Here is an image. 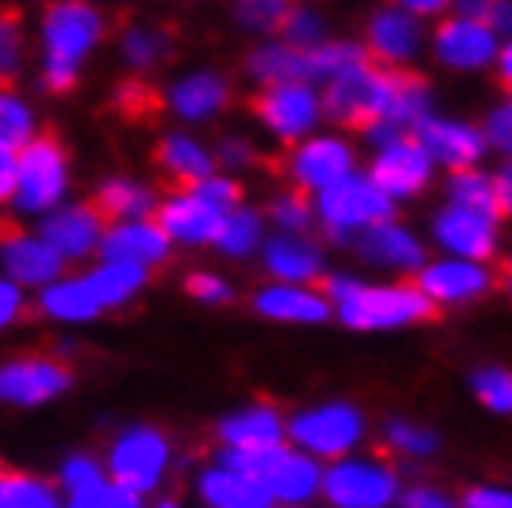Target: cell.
Wrapping results in <instances>:
<instances>
[{
    "instance_id": "1",
    "label": "cell",
    "mask_w": 512,
    "mask_h": 508,
    "mask_svg": "<svg viewBox=\"0 0 512 508\" xmlns=\"http://www.w3.org/2000/svg\"><path fill=\"white\" fill-rule=\"evenodd\" d=\"M104 15L90 0H56L41 12V82L52 93H67L82 64L104 41Z\"/></svg>"
},
{
    "instance_id": "2",
    "label": "cell",
    "mask_w": 512,
    "mask_h": 508,
    "mask_svg": "<svg viewBox=\"0 0 512 508\" xmlns=\"http://www.w3.org/2000/svg\"><path fill=\"white\" fill-rule=\"evenodd\" d=\"M323 293L338 301V316L346 327L375 331V327H405L438 319V301L420 290V282L401 286H364L353 279H323Z\"/></svg>"
},
{
    "instance_id": "3",
    "label": "cell",
    "mask_w": 512,
    "mask_h": 508,
    "mask_svg": "<svg viewBox=\"0 0 512 508\" xmlns=\"http://www.w3.org/2000/svg\"><path fill=\"white\" fill-rule=\"evenodd\" d=\"M249 108L260 119V127L268 130L275 141H282V145L305 141L327 119L323 89H316V82H308V78H290V82L260 86V93H253Z\"/></svg>"
},
{
    "instance_id": "4",
    "label": "cell",
    "mask_w": 512,
    "mask_h": 508,
    "mask_svg": "<svg viewBox=\"0 0 512 508\" xmlns=\"http://www.w3.org/2000/svg\"><path fill=\"white\" fill-rule=\"evenodd\" d=\"M316 212H320V223L327 227V234L346 242L349 234L368 230L375 223H386L394 216V197L379 190L372 175L353 171V175H346L342 182H334V186H327L320 193Z\"/></svg>"
},
{
    "instance_id": "5",
    "label": "cell",
    "mask_w": 512,
    "mask_h": 508,
    "mask_svg": "<svg viewBox=\"0 0 512 508\" xmlns=\"http://www.w3.org/2000/svg\"><path fill=\"white\" fill-rule=\"evenodd\" d=\"M67 182H71V167H67L64 145L52 134H41L19 149V186L12 204L19 212H52L64 201Z\"/></svg>"
},
{
    "instance_id": "6",
    "label": "cell",
    "mask_w": 512,
    "mask_h": 508,
    "mask_svg": "<svg viewBox=\"0 0 512 508\" xmlns=\"http://www.w3.org/2000/svg\"><path fill=\"white\" fill-rule=\"evenodd\" d=\"M431 52L446 71H461V75H475L498 64L501 52V34L487 19H468V15H449L435 26L431 38Z\"/></svg>"
},
{
    "instance_id": "7",
    "label": "cell",
    "mask_w": 512,
    "mask_h": 508,
    "mask_svg": "<svg viewBox=\"0 0 512 508\" xmlns=\"http://www.w3.org/2000/svg\"><path fill=\"white\" fill-rule=\"evenodd\" d=\"M368 175L394 201H409V197L427 190V182L435 175V156L427 153V145L412 130H405L394 141H386V145L375 149Z\"/></svg>"
},
{
    "instance_id": "8",
    "label": "cell",
    "mask_w": 512,
    "mask_h": 508,
    "mask_svg": "<svg viewBox=\"0 0 512 508\" xmlns=\"http://www.w3.org/2000/svg\"><path fill=\"white\" fill-rule=\"evenodd\" d=\"M353 171H357V153L338 134H308L286 156V175L294 178V186L305 193H323L327 186L342 182Z\"/></svg>"
},
{
    "instance_id": "9",
    "label": "cell",
    "mask_w": 512,
    "mask_h": 508,
    "mask_svg": "<svg viewBox=\"0 0 512 508\" xmlns=\"http://www.w3.org/2000/svg\"><path fill=\"white\" fill-rule=\"evenodd\" d=\"M423 19L401 4H383L368 15L364 23V45L372 52L375 64L383 67H409L416 56L423 52Z\"/></svg>"
},
{
    "instance_id": "10",
    "label": "cell",
    "mask_w": 512,
    "mask_h": 508,
    "mask_svg": "<svg viewBox=\"0 0 512 508\" xmlns=\"http://www.w3.org/2000/svg\"><path fill=\"white\" fill-rule=\"evenodd\" d=\"M412 134L427 145V153L435 156V164L449 167V171L475 167L490 149L487 130L468 123V119H457V115H427Z\"/></svg>"
},
{
    "instance_id": "11",
    "label": "cell",
    "mask_w": 512,
    "mask_h": 508,
    "mask_svg": "<svg viewBox=\"0 0 512 508\" xmlns=\"http://www.w3.org/2000/svg\"><path fill=\"white\" fill-rule=\"evenodd\" d=\"M231 97L234 93L227 78L212 67H197V71H186L167 86L164 104L182 123H212L216 115L231 108Z\"/></svg>"
},
{
    "instance_id": "12",
    "label": "cell",
    "mask_w": 512,
    "mask_h": 508,
    "mask_svg": "<svg viewBox=\"0 0 512 508\" xmlns=\"http://www.w3.org/2000/svg\"><path fill=\"white\" fill-rule=\"evenodd\" d=\"M164 464H167V442L156 431H149V427L123 434L116 442V449H112V460H108L112 479L119 486L134 490V494L153 490L160 483V475H164Z\"/></svg>"
},
{
    "instance_id": "13",
    "label": "cell",
    "mask_w": 512,
    "mask_h": 508,
    "mask_svg": "<svg viewBox=\"0 0 512 508\" xmlns=\"http://www.w3.org/2000/svg\"><path fill=\"white\" fill-rule=\"evenodd\" d=\"M375 93H379V67H375V60L323 82L327 119L338 123V127L364 130L368 123H375Z\"/></svg>"
},
{
    "instance_id": "14",
    "label": "cell",
    "mask_w": 512,
    "mask_h": 508,
    "mask_svg": "<svg viewBox=\"0 0 512 508\" xmlns=\"http://www.w3.org/2000/svg\"><path fill=\"white\" fill-rule=\"evenodd\" d=\"M435 242L464 260H490L498 249V219L449 201L431 223Z\"/></svg>"
},
{
    "instance_id": "15",
    "label": "cell",
    "mask_w": 512,
    "mask_h": 508,
    "mask_svg": "<svg viewBox=\"0 0 512 508\" xmlns=\"http://www.w3.org/2000/svg\"><path fill=\"white\" fill-rule=\"evenodd\" d=\"M431 115V86L409 67H379L375 119H390L397 127L416 130Z\"/></svg>"
},
{
    "instance_id": "16",
    "label": "cell",
    "mask_w": 512,
    "mask_h": 508,
    "mask_svg": "<svg viewBox=\"0 0 512 508\" xmlns=\"http://www.w3.org/2000/svg\"><path fill=\"white\" fill-rule=\"evenodd\" d=\"M227 212L201 197L197 190H175L167 193L160 208H156V223L171 234V242L186 245H208L216 242L219 227H223Z\"/></svg>"
},
{
    "instance_id": "17",
    "label": "cell",
    "mask_w": 512,
    "mask_h": 508,
    "mask_svg": "<svg viewBox=\"0 0 512 508\" xmlns=\"http://www.w3.org/2000/svg\"><path fill=\"white\" fill-rule=\"evenodd\" d=\"M71 386V368L56 356H23L0 375V394L12 405H41Z\"/></svg>"
},
{
    "instance_id": "18",
    "label": "cell",
    "mask_w": 512,
    "mask_h": 508,
    "mask_svg": "<svg viewBox=\"0 0 512 508\" xmlns=\"http://www.w3.org/2000/svg\"><path fill=\"white\" fill-rule=\"evenodd\" d=\"M290 438L312 449L316 457H342L360 438V416L349 405H327L320 412H305L290 423Z\"/></svg>"
},
{
    "instance_id": "19",
    "label": "cell",
    "mask_w": 512,
    "mask_h": 508,
    "mask_svg": "<svg viewBox=\"0 0 512 508\" xmlns=\"http://www.w3.org/2000/svg\"><path fill=\"white\" fill-rule=\"evenodd\" d=\"M104 227H108V219L97 212V204L93 201L90 204H64V208L45 212L41 238L56 245L67 260H78V256L101 249Z\"/></svg>"
},
{
    "instance_id": "20",
    "label": "cell",
    "mask_w": 512,
    "mask_h": 508,
    "mask_svg": "<svg viewBox=\"0 0 512 508\" xmlns=\"http://www.w3.org/2000/svg\"><path fill=\"white\" fill-rule=\"evenodd\" d=\"M323 490L342 508H383L397 494L394 471L372 464H338L323 475Z\"/></svg>"
},
{
    "instance_id": "21",
    "label": "cell",
    "mask_w": 512,
    "mask_h": 508,
    "mask_svg": "<svg viewBox=\"0 0 512 508\" xmlns=\"http://www.w3.org/2000/svg\"><path fill=\"white\" fill-rule=\"evenodd\" d=\"M171 234L156 219H123L104 230L101 260H134V264L153 267L167 260Z\"/></svg>"
},
{
    "instance_id": "22",
    "label": "cell",
    "mask_w": 512,
    "mask_h": 508,
    "mask_svg": "<svg viewBox=\"0 0 512 508\" xmlns=\"http://www.w3.org/2000/svg\"><path fill=\"white\" fill-rule=\"evenodd\" d=\"M153 160L179 190H190L201 178L216 175V164H219L216 153L208 149L205 141H197L186 130H171V134H164V138L156 141Z\"/></svg>"
},
{
    "instance_id": "23",
    "label": "cell",
    "mask_w": 512,
    "mask_h": 508,
    "mask_svg": "<svg viewBox=\"0 0 512 508\" xmlns=\"http://www.w3.org/2000/svg\"><path fill=\"white\" fill-rule=\"evenodd\" d=\"M67 256L45 238H30V234H4V267L12 282L19 286H49L52 279H60Z\"/></svg>"
},
{
    "instance_id": "24",
    "label": "cell",
    "mask_w": 512,
    "mask_h": 508,
    "mask_svg": "<svg viewBox=\"0 0 512 508\" xmlns=\"http://www.w3.org/2000/svg\"><path fill=\"white\" fill-rule=\"evenodd\" d=\"M416 282L427 297L453 305V301H472L479 293H487L494 279L479 260H464L461 256V260H442V264L423 267Z\"/></svg>"
},
{
    "instance_id": "25",
    "label": "cell",
    "mask_w": 512,
    "mask_h": 508,
    "mask_svg": "<svg viewBox=\"0 0 512 508\" xmlns=\"http://www.w3.org/2000/svg\"><path fill=\"white\" fill-rule=\"evenodd\" d=\"M357 249L368 264L397 267V271H416L423 267V245L412 230L397 227V223H375V227L360 230Z\"/></svg>"
},
{
    "instance_id": "26",
    "label": "cell",
    "mask_w": 512,
    "mask_h": 508,
    "mask_svg": "<svg viewBox=\"0 0 512 508\" xmlns=\"http://www.w3.org/2000/svg\"><path fill=\"white\" fill-rule=\"evenodd\" d=\"M320 249L312 242H305L301 234L282 230L264 245V267H268L275 279L282 282H312L320 279Z\"/></svg>"
},
{
    "instance_id": "27",
    "label": "cell",
    "mask_w": 512,
    "mask_h": 508,
    "mask_svg": "<svg viewBox=\"0 0 512 508\" xmlns=\"http://www.w3.org/2000/svg\"><path fill=\"white\" fill-rule=\"evenodd\" d=\"M253 308L268 319H294V323H323V319L331 316L327 293L297 290L294 282L268 286L264 293H256Z\"/></svg>"
},
{
    "instance_id": "28",
    "label": "cell",
    "mask_w": 512,
    "mask_h": 508,
    "mask_svg": "<svg viewBox=\"0 0 512 508\" xmlns=\"http://www.w3.org/2000/svg\"><path fill=\"white\" fill-rule=\"evenodd\" d=\"M201 494L212 508H268L275 501V494L260 479L231 468L205 471L201 475Z\"/></svg>"
},
{
    "instance_id": "29",
    "label": "cell",
    "mask_w": 512,
    "mask_h": 508,
    "mask_svg": "<svg viewBox=\"0 0 512 508\" xmlns=\"http://www.w3.org/2000/svg\"><path fill=\"white\" fill-rule=\"evenodd\" d=\"M93 204L108 223H123V219H149L156 216V197L149 186H141L134 178H104L97 193H93Z\"/></svg>"
},
{
    "instance_id": "30",
    "label": "cell",
    "mask_w": 512,
    "mask_h": 508,
    "mask_svg": "<svg viewBox=\"0 0 512 508\" xmlns=\"http://www.w3.org/2000/svg\"><path fill=\"white\" fill-rule=\"evenodd\" d=\"M256 479L268 486L275 497H282V501H305V497L316 494V486H320V471H316L312 460L297 457V453H290V449H282L279 445L275 460H271L268 468L260 471Z\"/></svg>"
},
{
    "instance_id": "31",
    "label": "cell",
    "mask_w": 512,
    "mask_h": 508,
    "mask_svg": "<svg viewBox=\"0 0 512 508\" xmlns=\"http://www.w3.org/2000/svg\"><path fill=\"white\" fill-rule=\"evenodd\" d=\"M245 75L256 86H275L290 78H305V49H297L290 41H264L245 56Z\"/></svg>"
},
{
    "instance_id": "32",
    "label": "cell",
    "mask_w": 512,
    "mask_h": 508,
    "mask_svg": "<svg viewBox=\"0 0 512 508\" xmlns=\"http://www.w3.org/2000/svg\"><path fill=\"white\" fill-rule=\"evenodd\" d=\"M175 52V41L167 34L164 26L153 23H130L119 38V56L130 71H153L156 64H164L167 56Z\"/></svg>"
},
{
    "instance_id": "33",
    "label": "cell",
    "mask_w": 512,
    "mask_h": 508,
    "mask_svg": "<svg viewBox=\"0 0 512 508\" xmlns=\"http://www.w3.org/2000/svg\"><path fill=\"white\" fill-rule=\"evenodd\" d=\"M360 64H372V52H368V45H360V41H323V45H316V49L305 52V78L308 82H316V86H323V82H331V78L346 75V71H353V67Z\"/></svg>"
},
{
    "instance_id": "34",
    "label": "cell",
    "mask_w": 512,
    "mask_h": 508,
    "mask_svg": "<svg viewBox=\"0 0 512 508\" xmlns=\"http://www.w3.org/2000/svg\"><path fill=\"white\" fill-rule=\"evenodd\" d=\"M449 201L464 204V208H475V212H483V216H494L498 223L509 216V212H505V201H501L498 175L475 171V167L453 171V178H449Z\"/></svg>"
},
{
    "instance_id": "35",
    "label": "cell",
    "mask_w": 512,
    "mask_h": 508,
    "mask_svg": "<svg viewBox=\"0 0 512 508\" xmlns=\"http://www.w3.org/2000/svg\"><path fill=\"white\" fill-rule=\"evenodd\" d=\"M219 434L234 449H268V445H282V420L271 408H249L242 416H231L219 427Z\"/></svg>"
},
{
    "instance_id": "36",
    "label": "cell",
    "mask_w": 512,
    "mask_h": 508,
    "mask_svg": "<svg viewBox=\"0 0 512 508\" xmlns=\"http://www.w3.org/2000/svg\"><path fill=\"white\" fill-rule=\"evenodd\" d=\"M86 279H90L93 293H97V301L104 308H116L123 301H130L145 286V264H134V260H104Z\"/></svg>"
},
{
    "instance_id": "37",
    "label": "cell",
    "mask_w": 512,
    "mask_h": 508,
    "mask_svg": "<svg viewBox=\"0 0 512 508\" xmlns=\"http://www.w3.org/2000/svg\"><path fill=\"white\" fill-rule=\"evenodd\" d=\"M41 308L56 319H93L104 305L97 301L90 279H75V282H56V286H49L45 297H41Z\"/></svg>"
},
{
    "instance_id": "38",
    "label": "cell",
    "mask_w": 512,
    "mask_h": 508,
    "mask_svg": "<svg viewBox=\"0 0 512 508\" xmlns=\"http://www.w3.org/2000/svg\"><path fill=\"white\" fill-rule=\"evenodd\" d=\"M297 4L294 0H234V23L242 26L245 34L268 38V34H282V26L290 19Z\"/></svg>"
},
{
    "instance_id": "39",
    "label": "cell",
    "mask_w": 512,
    "mask_h": 508,
    "mask_svg": "<svg viewBox=\"0 0 512 508\" xmlns=\"http://www.w3.org/2000/svg\"><path fill=\"white\" fill-rule=\"evenodd\" d=\"M260 238H264V223H260V216L256 212H249V208H234V212H227V219H223V227H219L216 234V249H223L227 256H249L260 245Z\"/></svg>"
},
{
    "instance_id": "40",
    "label": "cell",
    "mask_w": 512,
    "mask_h": 508,
    "mask_svg": "<svg viewBox=\"0 0 512 508\" xmlns=\"http://www.w3.org/2000/svg\"><path fill=\"white\" fill-rule=\"evenodd\" d=\"M0 508H60L49 483H41L23 471H4L0 483Z\"/></svg>"
},
{
    "instance_id": "41",
    "label": "cell",
    "mask_w": 512,
    "mask_h": 508,
    "mask_svg": "<svg viewBox=\"0 0 512 508\" xmlns=\"http://www.w3.org/2000/svg\"><path fill=\"white\" fill-rule=\"evenodd\" d=\"M34 141V108L19 97V93H4L0 97V145L4 149H23Z\"/></svg>"
},
{
    "instance_id": "42",
    "label": "cell",
    "mask_w": 512,
    "mask_h": 508,
    "mask_svg": "<svg viewBox=\"0 0 512 508\" xmlns=\"http://www.w3.org/2000/svg\"><path fill=\"white\" fill-rule=\"evenodd\" d=\"M71 508H141L138 494L119 486L116 479L104 483V479H93V483L71 490Z\"/></svg>"
},
{
    "instance_id": "43",
    "label": "cell",
    "mask_w": 512,
    "mask_h": 508,
    "mask_svg": "<svg viewBox=\"0 0 512 508\" xmlns=\"http://www.w3.org/2000/svg\"><path fill=\"white\" fill-rule=\"evenodd\" d=\"M282 38L305 52L316 49V45L327 41V19L312 4H297L294 12H290V19H286V26H282Z\"/></svg>"
},
{
    "instance_id": "44",
    "label": "cell",
    "mask_w": 512,
    "mask_h": 508,
    "mask_svg": "<svg viewBox=\"0 0 512 508\" xmlns=\"http://www.w3.org/2000/svg\"><path fill=\"white\" fill-rule=\"evenodd\" d=\"M316 216H320V212L312 208V201L305 197V190L279 193V197L271 201V219H275V227L290 230V234H305Z\"/></svg>"
},
{
    "instance_id": "45",
    "label": "cell",
    "mask_w": 512,
    "mask_h": 508,
    "mask_svg": "<svg viewBox=\"0 0 512 508\" xmlns=\"http://www.w3.org/2000/svg\"><path fill=\"white\" fill-rule=\"evenodd\" d=\"M156 89L149 82H141V78H127V82H119L116 86V97H112V108L123 112L127 119H149L156 112Z\"/></svg>"
},
{
    "instance_id": "46",
    "label": "cell",
    "mask_w": 512,
    "mask_h": 508,
    "mask_svg": "<svg viewBox=\"0 0 512 508\" xmlns=\"http://www.w3.org/2000/svg\"><path fill=\"white\" fill-rule=\"evenodd\" d=\"M472 390L494 412H512V371H501V368L475 371Z\"/></svg>"
},
{
    "instance_id": "47",
    "label": "cell",
    "mask_w": 512,
    "mask_h": 508,
    "mask_svg": "<svg viewBox=\"0 0 512 508\" xmlns=\"http://www.w3.org/2000/svg\"><path fill=\"white\" fill-rule=\"evenodd\" d=\"M19 60H23V23L8 12L0 23V75H4V82H12Z\"/></svg>"
},
{
    "instance_id": "48",
    "label": "cell",
    "mask_w": 512,
    "mask_h": 508,
    "mask_svg": "<svg viewBox=\"0 0 512 508\" xmlns=\"http://www.w3.org/2000/svg\"><path fill=\"white\" fill-rule=\"evenodd\" d=\"M483 130H487L490 149H498L501 156H509L512 160V93L505 97V101H498L494 108H490Z\"/></svg>"
},
{
    "instance_id": "49",
    "label": "cell",
    "mask_w": 512,
    "mask_h": 508,
    "mask_svg": "<svg viewBox=\"0 0 512 508\" xmlns=\"http://www.w3.org/2000/svg\"><path fill=\"white\" fill-rule=\"evenodd\" d=\"M390 442L401 449V453H409V457H427V453H435L438 449V438L431 431H423V427H412V423H390Z\"/></svg>"
},
{
    "instance_id": "50",
    "label": "cell",
    "mask_w": 512,
    "mask_h": 508,
    "mask_svg": "<svg viewBox=\"0 0 512 508\" xmlns=\"http://www.w3.org/2000/svg\"><path fill=\"white\" fill-rule=\"evenodd\" d=\"M190 190L208 197V201L216 204V208H223V212H234V208L242 204V186L227 175H208V178H201L197 186H190Z\"/></svg>"
},
{
    "instance_id": "51",
    "label": "cell",
    "mask_w": 512,
    "mask_h": 508,
    "mask_svg": "<svg viewBox=\"0 0 512 508\" xmlns=\"http://www.w3.org/2000/svg\"><path fill=\"white\" fill-rule=\"evenodd\" d=\"M186 293L197 297V301H208V305H227V301L234 297L227 282L216 279V275H205V271H197V275L186 279Z\"/></svg>"
},
{
    "instance_id": "52",
    "label": "cell",
    "mask_w": 512,
    "mask_h": 508,
    "mask_svg": "<svg viewBox=\"0 0 512 508\" xmlns=\"http://www.w3.org/2000/svg\"><path fill=\"white\" fill-rule=\"evenodd\" d=\"M216 160L227 171H242V167L256 164V149H253V141H245L238 138V134H227V138L219 141V149H216Z\"/></svg>"
},
{
    "instance_id": "53",
    "label": "cell",
    "mask_w": 512,
    "mask_h": 508,
    "mask_svg": "<svg viewBox=\"0 0 512 508\" xmlns=\"http://www.w3.org/2000/svg\"><path fill=\"white\" fill-rule=\"evenodd\" d=\"M15 186H19V149L0 145V193H4V201L15 197Z\"/></svg>"
},
{
    "instance_id": "54",
    "label": "cell",
    "mask_w": 512,
    "mask_h": 508,
    "mask_svg": "<svg viewBox=\"0 0 512 508\" xmlns=\"http://www.w3.org/2000/svg\"><path fill=\"white\" fill-rule=\"evenodd\" d=\"M93 479H101V471H97V464H93L90 457H71L64 468V483L67 490H78V486L93 483Z\"/></svg>"
},
{
    "instance_id": "55",
    "label": "cell",
    "mask_w": 512,
    "mask_h": 508,
    "mask_svg": "<svg viewBox=\"0 0 512 508\" xmlns=\"http://www.w3.org/2000/svg\"><path fill=\"white\" fill-rule=\"evenodd\" d=\"M464 508H512V494H501V490H472Z\"/></svg>"
},
{
    "instance_id": "56",
    "label": "cell",
    "mask_w": 512,
    "mask_h": 508,
    "mask_svg": "<svg viewBox=\"0 0 512 508\" xmlns=\"http://www.w3.org/2000/svg\"><path fill=\"white\" fill-rule=\"evenodd\" d=\"M397 4L416 12L420 19H435V15H442L446 8H453V0H397Z\"/></svg>"
},
{
    "instance_id": "57",
    "label": "cell",
    "mask_w": 512,
    "mask_h": 508,
    "mask_svg": "<svg viewBox=\"0 0 512 508\" xmlns=\"http://www.w3.org/2000/svg\"><path fill=\"white\" fill-rule=\"evenodd\" d=\"M490 26L498 30L501 38H512V0H494V8H490Z\"/></svg>"
},
{
    "instance_id": "58",
    "label": "cell",
    "mask_w": 512,
    "mask_h": 508,
    "mask_svg": "<svg viewBox=\"0 0 512 508\" xmlns=\"http://www.w3.org/2000/svg\"><path fill=\"white\" fill-rule=\"evenodd\" d=\"M23 305V293H19V286H15V282H4V286H0V319H4V323H12L15 319V308Z\"/></svg>"
},
{
    "instance_id": "59",
    "label": "cell",
    "mask_w": 512,
    "mask_h": 508,
    "mask_svg": "<svg viewBox=\"0 0 512 508\" xmlns=\"http://www.w3.org/2000/svg\"><path fill=\"white\" fill-rule=\"evenodd\" d=\"M405 508H453L442 494H431V490H412L405 494Z\"/></svg>"
},
{
    "instance_id": "60",
    "label": "cell",
    "mask_w": 512,
    "mask_h": 508,
    "mask_svg": "<svg viewBox=\"0 0 512 508\" xmlns=\"http://www.w3.org/2000/svg\"><path fill=\"white\" fill-rule=\"evenodd\" d=\"M453 8H457V15H468V19H487L490 23V8H494V0H453Z\"/></svg>"
},
{
    "instance_id": "61",
    "label": "cell",
    "mask_w": 512,
    "mask_h": 508,
    "mask_svg": "<svg viewBox=\"0 0 512 508\" xmlns=\"http://www.w3.org/2000/svg\"><path fill=\"white\" fill-rule=\"evenodd\" d=\"M494 67H498V82L512 93V38L505 41V45H501L498 64H494Z\"/></svg>"
},
{
    "instance_id": "62",
    "label": "cell",
    "mask_w": 512,
    "mask_h": 508,
    "mask_svg": "<svg viewBox=\"0 0 512 508\" xmlns=\"http://www.w3.org/2000/svg\"><path fill=\"white\" fill-rule=\"evenodd\" d=\"M498 186H501V201H505V212L512 216V160L498 171Z\"/></svg>"
},
{
    "instance_id": "63",
    "label": "cell",
    "mask_w": 512,
    "mask_h": 508,
    "mask_svg": "<svg viewBox=\"0 0 512 508\" xmlns=\"http://www.w3.org/2000/svg\"><path fill=\"white\" fill-rule=\"evenodd\" d=\"M160 508H175V505H160Z\"/></svg>"
},
{
    "instance_id": "64",
    "label": "cell",
    "mask_w": 512,
    "mask_h": 508,
    "mask_svg": "<svg viewBox=\"0 0 512 508\" xmlns=\"http://www.w3.org/2000/svg\"><path fill=\"white\" fill-rule=\"evenodd\" d=\"M509 293H512V282H509Z\"/></svg>"
}]
</instances>
